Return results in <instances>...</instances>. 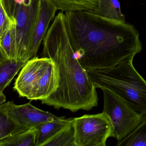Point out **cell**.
Listing matches in <instances>:
<instances>
[{"mask_svg": "<svg viewBox=\"0 0 146 146\" xmlns=\"http://www.w3.org/2000/svg\"><path fill=\"white\" fill-rule=\"evenodd\" d=\"M65 14L75 55L87 71L115 67L142 50L139 32L126 21L104 18L93 11Z\"/></svg>", "mask_w": 146, "mask_h": 146, "instance_id": "obj_1", "label": "cell"}, {"mask_svg": "<svg viewBox=\"0 0 146 146\" xmlns=\"http://www.w3.org/2000/svg\"><path fill=\"white\" fill-rule=\"evenodd\" d=\"M43 45L42 57L54 62L60 80L56 91L42 100V103L72 112L89 111L98 106L96 87L75 55L63 12L55 17L43 40Z\"/></svg>", "mask_w": 146, "mask_h": 146, "instance_id": "obj_2", "label": "cell"}, {"mask_svg": "<svg viewBox=\"0 0 146 146\" xmlns=\"http://www.w3.org/2000/svg\"><path fill=\"white\" fill-rule=\"evenodd\" d=\"M133 56L115 67L88 71L95 87L107 89L122 99L137 113L146 115V81L135 69Z\"/></svg>", "mask_w": 146, "mask_h": 146, "instance_id": "obj_3", "label": "cell"}, {"mask_svg": "<svg viewBox=\"0 0 146 146\" xmlns=\"http://www.w3.org/2000/svg\"><path fill=\"white\" fill-rule=\"evenodd\" d=\"M60 80L58 68L53 60L35 57L21 68L13 88L20 97L42 101L56 91Z\"/></svg>", "mask_w": 146, "mask_h": 146, "instance_id": "obj_4", "label": "cell"}, {"mask_svg": "<svg viewBox=\"0 0 146 146\" xmlns=\"http://www.w3.org/2000/svg\"><path fill=\"white\" fill-rule=\"evenodd\" d=\"M42 0H18L13 18L16 21L17 60L26 62L38 21Z\"/></svg>", "mask_w": 146, "mask_h": 146, "instance_id": "obj_5", "label": "cell"}, {"mask_svg": "<svg viewBox=\"0 0 146 146\" xmlns=\"http://www.w3.org/2000/svg\"><path fill=\"white\" fill-rule=\"evenodd\" d=\"M104 95L103 111L110 117L113 127V137L118 141L128 136L142 121L143 115L132 109L122 99L107 89Z\"/></svg>", "mask_w": 146, "mask_h": 146, "instance_id": "obj_6", "label": "cell"}, {"mask_svg": "<svg viewBox=\"0 0 146 146\" xmlns=\"http://www.w3.org/2000/svg\"><path fill=\"white\" fill-rule=\"evenodd\" d=\"M76 146H106L113 137V127L110 117L104 112L73 118Z\"/></svg>", "mask_w": 146, "mask_h": 146, "instance_id": "obj_7", "label": "cell"}, {"mask_svg": "<svg viewBox=\"0 0 146 146\" xmlns=\"http://www.w3.org/2000/svg\"><path fill=\"white\" fill-rule=\"evenodd\" d=\"M9 116L16 123L29 129L36 128L44 123L60 120L48 111L42 110L31 104V102L16 105L12 102L8 112Z\"/></svg>", "mask_w": 146, "mask_h": 146, "instance_id": "obj_8", "label": "cell"}, {"mask_svg": "<svg viewBox=\"0 0 146 146\" xmlns=\"http://www.w3.org/2000/svg\"><path fill=\"white\" fill-rule=\"evenodd\" d=\"M57 10L49 0H42L39 18L33 39L29 60L36 57L41 43L49 27L50 24L54 19Z\"/></svg>", "mask_w": 146, "mask_h": 146, "instance_id": "obj_9", "label": "cell"}, {"mask_svg": "<svg viewBox=\"0 0 146 146\" xmlns=\"http://www.w3.org/2000/svg\"><path fill=\"white\" fill-rule=\"evenodd\" d=\"M12 102L9 101L0 105V140L9 135L31 129L19 125L9 116L8 112Z\"/></svg>", "mask_w": 146, "mask_h": 146, "instance_id": "obj_10", "label": "cell"}, {"mask_svg": "<svg viewBox=\"0 0 146 146\" xmlns=\"http://www.w3.org/2000/svg\"><path fill=\"white\" fill-rule=\"evenodd\" d=\"M71 119L63 117L60 120L44 123L36 127L35 146H42L45 142L66 127Z\"/></svg>", "mask_w": 146, "mask_h": 146, "instance_id": "obj_11", "label": "cell"}, {"mask_svg": "<svg viewBox=\"0 0 146 146\" xmlns=\"http://www.w3.org/2000/svg\"><path fill=\"white\" fill-rule=\"evenodd\" d=\"M26 62L7 58L0 62V91L3 92Z\"/></svg>", "mask_w": 146, "mask_h": 146, "instance_id": "obj_12", "label": "cell"}, {"mask_svg": "<svg viewBox=\"0 0 146 146\" xmlns=\"http://www.w3.org/2000/svg\"><path fill=\"white\" fill-rule=\"evenodd\" d=\"M93 11L96 14L104 18L126 21L125 16L121 11L118 0H98V7Z\"/></svg>", "mask_w": 146, "mask_h": 146, "instance_id": "obj_13", "label": "cell"}, {"mask_svg": "<svg viewBox=\"0 0 146 146\" xmlns=\"http://www.w3.org/2000/svg\"><path fill=\"white\" fill-rule=\"evenodd\" d=\"M62 12L93 11L98 6V0H49Z\"/></svg>", "mask_w": 146, "mask_h": 146, "instance_id": "obj_14", "label": "cell"}, {"mask_svg": "<svg viewBox=\"0 0 146 146\" xmlns=\"http://www.w3.org/2000/svg\"><path fill=\"white\" fill-rule=\"evenodd\" d=\"M0 49L6 58L17 60L16 21L14 18L9 28L1 41Z\"/></svg>", "mask_w": 146, "mask_h": 146, "instance_id": "obj_15", "label": "cell"}, {"mask_svg": "<svg viewBox=\"0 0 146 146\" xmlns=\"http://www.w3.org/2000/svg\"><path fill=\"white\" fill-rule=\"evenodd\" d=\"M42 146H76L73 118L68 124L47 141Z\"/></svg>", "mask_w": 146, "mask_h": 146, "instance_id": "obj_16", "label": "cell"}, {"mask_svg": "<svg viewBox=\"0 0 146 146\" xmlns=\"http://www.w3.org/2000/svg\"><path fill=\"white\" fill-rule=\"evenodd\" d=\"M36 130L35 128L9 135L0 140V146H35Z\"/></svg>", "mask_w": 146, "mask_h": 146, "instance_id": "obj_17", "label": "cell"}, {"mask_svg": "<svg viewBox=\"0 0 146 146\" xmlns=\"http://www.w3.org/2000/svg\"><path fill=\"white\" fill-rule=\"evenodd\" d=\"M116 146H146V115L139 126L128 136L118 141Z\"/></svg>", "mask_w": 146, "mask_h": 146, "instance_id": "obj_18", "label": "cell"}, {"mask_svg": "<svg viewBox=\"0 0 146 146\" xmlns=\"http://www.w3.org/2000/svg\"><path fill=\"white\" fill-rule=\"evenodd\" d=\"M13 18H10L0 0V43L11 25Z\"/></svg>", "mask_w": 146, "mask_h": 146, "instance_id": "obj_19", "label": "cell"}, {"mask_svg": "<svg viewBox=\"0 0 146 146\" xmlns=\"http://www.w3.org/2000/svg\"><path fill=\"white\" fill-rule=\"evenodd\" d=\"M5 10L10 18H13L18 0H1Z\"/></svg>", "mask_w": 146, "mask_h": 146, "instance_id": "obj_20", "label": "cell"}, {"mask_svg": "<svg viewBox=\"0 0 146 146\" xmlns=\"http://www.w3.org/2000/svg\"><path fill=\"white\" fill-rule=\"evenodd\" d=\"M6 101V97L3 94V92L0 91V105L3 104Z\"/></svg>", "mask_w": 146, "mask_h": 146, "instance_id": "obj_21", "label": "cell"}, {"mask_svg": "<svg viewBox=\"0 0 146 146\" xmlns=\"http://www.w3.org/2000/svg\"><path fill=\"white\" fill-rule=\"evenodd\" d=\"M7 58L5 57L4 56L1 50V49H0V62L1 61H2L3 60V59Z\"/></svg>", "mask_w": 146, "mask_h": 146, "instance_id": "obj_22", "label": "cell"}]
</instances>
